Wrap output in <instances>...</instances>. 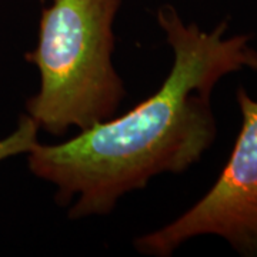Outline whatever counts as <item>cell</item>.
Returning <instances> with one entry per match:
<instances>
[{
    "mask_svg": "<svg viewBox=\"0 0 257 257\" xmlns=\"http://www.w3.org/2000/svg\"><path fill=\"white\" fill-rule=\"evenodd\" d=\"M123 0H53L42 12L36 47L25 55L40 73L26 101L39 128L63 136L116 116L126 96L114 69L113 25Z\"/></svg>",
    "mask_w": 257,
    "mask_h": 257,
    "instance_id": "obj_2",
    "label": "cell"
},
{
    "mask_svg": "<svg viewBox=\"0 0 257 257\" xmlns=\"http://www.w3.org/2000/svg\"><path fill=\"white\" fill-rule=\"evenodd\" d=\"M156 19L173 52L160 89L123 116L60 145L39 142L28 153L30 172L55 186L56 203L67 207L70 220L107 216L123 196L153 177L189 170L217 135L214 86L243 67L257 70L251 36L227 37V20L206 32L184 23L172 5L160 6Z\"/></svg>",
    "mask_w": 257,
    "mask_h": 257,
    "instance_id": "obj_1",
    "label": "cell"
},
{
    "mask_svg": "<svg viewBox=\"0 0 257 257\" xmlns=\"http://www.w3.org/2000/svg\"><path fill=\"white\" fill-rule=\"evenodd\" d=\"M39 126L29 114H22L16 128L9 136L0 139V163L6 159L28 155L39 143L37 140Z\"/></svg>",
    "mask_w": 257,
    "mask_h": 257,
    "instance_id": "obj_4",
    "label": "cell"
},
{
    "mask_svg": "<svg viewBox=\"0 0 257 257\" xmlns=\"http://www.w3.org/2000/svg\"><path fill=\"white\" fill-rule=\"evenodd\" d=\"M236 99L241 128L219 179L176 220L136 237L138 253L169 257L193 237L213 234L240 256L257 257V100L244 87L237 89Z\"/></svg>",
    "mask_w": 257,
    "mask_h": 257,
    "instance_id": "obj_3",
    "label": "cell"
}]
</instances>
